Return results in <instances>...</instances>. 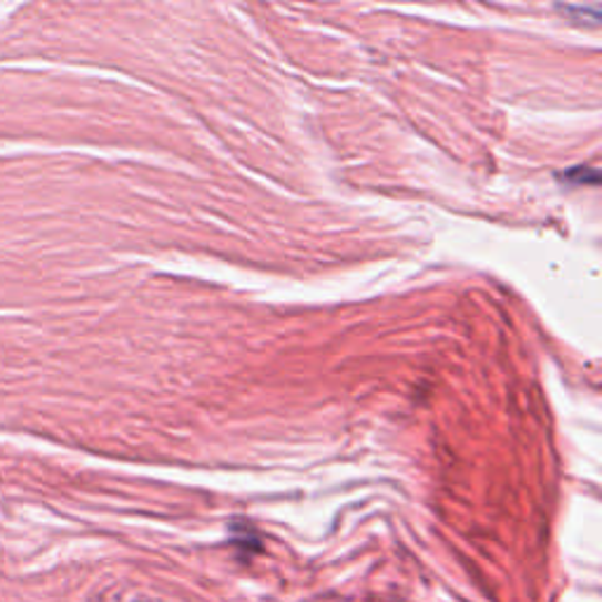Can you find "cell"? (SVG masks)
<instances>
[{
  "instance_id": "cell-1",
  "label": "cell",
  "mask_w": 602,
  "mask_h": 602,
  "mask_svg": "<svg viewBox=\"0 0 602 602\" xmlns=\"http://www.w3.org/2000/svg\"><path fill=\"white\" fill-rule=\"evenodd\" d=\"M562 180H568V182H591V184H598V172L593 167H574V172H568L565 177Z\"/></svg>"
}]
</instances>
